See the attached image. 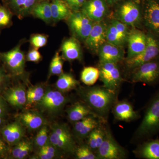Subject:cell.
Masks as SVG:
<instances>
[{
    "mask_svg": "<svg viewBox=\"0 0 159 159\" xmlns=\"http://www.w3.org/2000/svg\"><path fill=\"white\" fill-rule=\"evenodd\" d=\"M77 93L103 122H106L115 103L118 100V92L111 90L103 86L79 87Z\"/></svg>",
    "mask_w": 159,
    "mask_h": 159,
    "instance_id": "obj_1",
    "label": "cell"
},
{
    "mask_svg": "<svg viewBox=\"0 0 159 159\" xmlns=\"http://www.w3.org/2000/svg\"><path fill=\"white\" fill-rule=\"evenodd\" d=\"M159 134V89L145 105L144 116L133 137L136 143L151 139Z\"/></svg>",
    "mask_w": 159,
    "mask_h": 159,
    "instance_id": "obj_2",
    "label": "cell"
},
{
    "mask_svg": "<svg viewBox=\"0 0 159 159\" xmlns=\"http://www.w3.org/2000/svg\"><path fill=\"white\" fill-rule=\"evenodd\" d=\"M109 18L143 30L142 0H122L112 7Z\"/></svg>",
    "mask_w": 159,
    "mask_h": 159,
    "instance_id": "obj_3",
    "label": "cell"
},
{
    "mask_svg": "<svg viewBox=\"0 0 159 159\" xmlns=\"http://www.w3.org/2000/svg\"><path fill=\"white\" fill-rule=\"evenodd\" d=\"M49 142L58 152L74 154L77 145L73 133L66 124L54 123L51 126Z\"/></svg>",
    "mask_w": 159,
    "mask_h": 159,
    "instance_id": "obj_4",
    "label": "cell"
},
{
    "mask_svg": "<svg viewBox=\"0 0 159 159\" xmlns=\"http://www.w3.org/2000/svg\"><path fill=\"white\" fill-rule=\"evenodd\" d=\"M146 33L148 40L145 50L139 55L125 59L122 62L127 73L145 63L159 59V37L150 32Z\"/></svg>",
    "mask_w": 159,
    "mask_h": 159,
    "instance_id": "obj_5",
    "label": "cell"
},
{
    "mask_svg": "<svg viewBox=\"0 0 159 159\" xmlns=\"http://www.w3.org/2000/svg\"><path fill=\"white\" fill-rule=\"evenodd\" d=\"M129 78L134 83H142L149 86L159 83V59L139 66L128 73Z\"/></svg>",
    "mask_w": 159,
    "mask_h": 159,
    "instance_id": "obj_6",
    "label": "cell"
},
{
    "mask_svg": "<svg viewBox=\"0 0 159 159\" xmlns=\"http://www.w3.org/2000/svg\"><path fill=\"white\" fill-rule=\"evenodd\" d=\"M72 36L84 43L92 30L94 22L81 10L73 11L67 19Z\"/></svg>",
    "mask_w": 159,
    "mask_h": 159,
    "instance_id": "obj_7",
    "label": "cell"
},
{
    "mask_svg": "<svg viewBox=\"0 0 159 159\" xmlns=\"http://www.w3.org/2000/svg\"><path fill=\"white\" fill-rule=\"evenodd\" d=\"M118 63L99 62V79L103 86L111 90L118 92L124 80Z\"/></svg>",
    "mask_w": 159,
    "mask_h": 159,
    "instance_id": "obj_8",
    "label": "cell"
},
{
    "mask_svg": "<svg viewBox=\"0 0 159 159\" xmlns=\"http://www.w3.org/2000/svg\"><path fill=\"white\" fill-rule=\"evenodd\" d=\"M63 93L58 90H46L42 99L36 104L37 108L51 116L59 113L70 100Z\"/></svg>",
    "mask_w": 159,
    "mask_h": 159,
    "instance_id": "obj_9",
    "label": "cell"
},
{
    "mask_svg": "<svg viewBox=\"0 0 159 159\" xmlns=\"http://www.w3.org/2000/svg\"><path fill=\"white\" fill-rule=\"evenodd\" d=\"M96 154L98 159H125L127 158L128 153L117 142L107 127L105 138Z\"/></svg>",
    "mask_w": 159,
    "mask_h": 159,
    "instance_id": "obj_10",
    "label": "cell"
},
{
    "mask_svg": "<svg viewBox=\"0 0 159 159\" xmlns=\"http://www.w3.org/2000/svg\"><path fill=\"white\" fill-rule=\"evenodd\" d=\"M19 44L7 52L0 53V59L10 74L19 76L25 72L26 57Z\"/></svg>",
    "mask_w": 159,
    "mask_h": 159,
    "instance_id": "obj_11",
    "label": "cell"
},
{
    "mask_svg": "<svg viewBox=\"0 0 159 159\" xmlns=\"http://www.w3.org/2000/svg\"><path fill=\"white\" fill-rule=\"evenodd\" d=\"M107 22V41L125 48L132 28L113 18H108Z\"/></svg>",
    "mask_w": 159,
    "mask_h": 159,
    "instance_id": "obj_12",
    "label": "cell"
},
{
    "mask_svg": "<svg viewBox=\"0 0 159 159\" xmlns=\"http://www.w3.org/2000/svg\"><path fill=\"white\" fill-rule=\"evenodd\" d=\"M143 30L159 37V0H142Z\"/></svg>",
    "mask_w": 159,
    "mask_h": 159,
    "instance_id": "obj_13",
    "label": "cell"
},
{
    "mask_svg": "<svg viewBox=\"0 0 159 159\" xmlns=\"http://www.w3.org/2000/svg\"><path fill=\"white\" fill-rule=\"evenodd\" d=\"M80 10L96 22L108 18L111 8L105 0H87Z\"/></svg>",
    "mask_w": 159,
    "mask_h": 159,
    "instance_id": "obj_14",
    "label": "cell"
},
{
    "mask_svg": "<svg viewBox=\"0 0 159 159\" xmlns=\"http://www.w3.org/2000/svg\"><path fill=\"white\" fill-rule=\"evenodd\" d=\"M107 19L94 22L89 36L84 43L86 48L93 54L97 55L100 47L107 42Z\"/></svg>",
    "mask_w": 159,
    "mask_h": 159,
    "instance_id": "obj_15",
    "label": "cell"
},
{
    "mask_svg": "<svg viewBox=\"0 0 159 159\" xmlns=\"http://www.w3.org/2000/svg\"><path fill=\"white\" fill-rule=\"evenodd\" d=\"M147 40L146 31L137 28H132L127 39V55L125 59H129L141 54L147 46Z\"/></svg>",
    "mask_w": 159,
    "mask_h": 159,
    "instance_id": "obj_16",
    "label": "cell"
},
{
    "mask_svg": "<svg viewBox=\"0 0 159 159\" xmlns=\"http://www.w3.org/2000/svg\"><path fill=\"white\" fill-rule=\"evenodd\" d=\"M98 117L93 115L80 120L74 123L73 134L76 141L79 142L85 140L89 134L94 129L97 128L102 123H105Z\"/></svg>",
    "mask_w": 159,
    "mask_h": 159,
    "instance_id": "obj_17",
    "label": "cell"
},
{
    "mask_svg": "<svg viewBox=\"0 0 159 159\" xmlns=\"http://www.w3.org/2000/svg\"><path fill=\"white\" fill-rule=\"evenodd\" d=\"M97 55L99 62L119 63L125 59V48L107 41L100 47Z\"/></svg>",
    "mask_w": 159,
    "mask_h": 159,
    "instance_id": "obj_18",
    "label": "cell"
},
{
    "mask_svg": "<svg viewBox=\"0 0 159 159\" xmlns=\"http://www.w3.org/2000/svg\"><path fill=\"white\" fill-rule=\"evenodd\" d=\"M116 120L130 122L139 119V112L134 109L133 106L128 100H118L115 103L111 111Z\"/></svg>",
    "mask_w": 159,
    "mask_h": 159,
    "instance_id": "obj_19",
    "label": "cell"
},
{
    "mask_svg": "<svg viewBox=\"0 0 159 159\" xmlns=\"http://www.w3.org/2000/svg\"><path fill=\"white\" fill-rule=\"evenodd\" d=\"M80 43V41L73 36L64 40L61 47L63 59L69 61H82L83 55Z\"/></svg>",
    "mask_w": 159,
    "mask_h": 159,
    "instance_id": "obj_20",
    "label": "cell"
},
{
    "mask_svg": "<svg viewBox=\"0 0 159 159\" xmlns=\"http://www.w3.org/2000/svg\"><path fill=\"white\" fill-rule=\"evenodd\" d=\"M133 152L139 158L159 159V138H152L139 143Z\"/></svg>",
    "mask_w": 159,
    "mask_h": 159,
    "instance_id": "obj_21",
    "label": "cell"
},
{
    "mask_svg": "<svg viewBox=\"0 0 159 159\" xmlns=\"http://www.w3.org/2000/svg\"><path fill=\"white\" fill-rule=\"evenodd\" d=\"M0 132L3 139L11 146L21 141L25 133L24 127L18 120L4 125Z\"/></svg>",
    "mask_w": 159,
    "mask_h": 159,
    "instance_id": "obj_22",
    "label": "cell"
},
{
    "mask_svg": "<svg viewBox=\"0 0 159 159\" xmlns=\"http://www.w3.org/2000/svg\"><path fill=\"white\" fill-rule=\"evenodd\" d=\"M17 120L30 131L39 129L47 123L42 115L37 111H25L19 115Z\"/></svg>",
    "mask_w": 159,
    "mask_h": 159,
    "instance_id": "obj_23",
    "label": "cell"
},
{
    "mask_svg": "<svg viewBox=\"0 0 159 159\" xmlns=\"http://www.w3.org/2000/svg\"><path fill=\"white\" fill-rule=\"evenodd\" d=\"M26 93L25 87L19 84L7 89L4 92L3 97L11 106L20 109L26 106Z\"/></svg>",
    "mask_w": 159,
    "mask_h": 159,
    "instance_id": "obj_24",
    "label": "cell"
},
{
    "mask_svg": "<svg viewBox=\"0 0 159 159\" xmlns=\"http://www.w3.org/2000/svg\"><path fill=\"white\" fill-rule=\"evenodd\" d=\"M7 8L19 18L31 14L35 5L41 0H5Z\"/></svg>",
    "mask_w": 159,
    "mask_h": 159,
    "instance_id": "obj_25",
    "label": "cell"
},
{
    "mask_svg": "<svg viewBox=\"0 0 159 159\" xmlns=\"http://www.w3.org/2000/svg\"><path fill=\"white\" fill-rule=\"evenodd\" d=\"M66 112L68 119L73 124L90 115L96 116L100 119L93 111L83 102H77L70 106L68 107Z\"/></svg>",
    "mask_w": 159,
    "mask_h": 159,
    "instance_id": "obj_26",
    "label": "cell"
},
{
    "mask_svg": "<svg viewBox=\"0 0 159 159\" xmlns=\"http://www.w3.org/2000/svg\"><path fill=\"white\" fill-rule=\"evenodd\" d=\"M106 123H102L94 129L85 139L87 145L96 153L105 138L107 130L106 125H104Z\"/></svg>",
    "mask_w": 159,
    "mask_h": 159,
    "instance_id": "obj_27",
    "label": "cell"
},
{
    "mask_svg": "<svg viewBox=\"0 0 159 159\" xmlns=\"http://www.w3.org/2000/svg\"><path fill=\"white\" fill-rule=\"evenodd\" d=\"M51 6L52 20L54 22L67 19L72 11L63 0H52Z\"/></svg>",
    "mask_w": 159,
    "mask_h": 159,
    "instance_id": "obj_28",
    "label": "cell"
},
{
    "mask_svg": "<svg viewBox=\"0 0 159 159\" xmlns=\"http://www.w3.org/2000/svg\"><path fill=\"white\" fill-rule=\"evenodd\" d=\"M80 84V83L73 74L63 72L59 75L56 81V88L58 90L65 93L77 89Z\"/></svg>",
    "mask_w": 159,
    "mask_h": 159,
    "instance_id": "obj_29",
    "label": "cell"
},
{
    "mask_svg": "<svg viewBox=\"0 0 159 159\" xmlns=\"http://www.w3.org/2000/svg\"><path fill=\"white\" fill-rule=\"evenodd\" d=\"M31 13L45 23H49L52 20L51 3L47 0H41L38 3Z\"/></svg>",
    "mask_w": 159,
    "mask_h": 159,
    "instance_id": "obj_30",
    "label": "cell"
},
{
    "mask_svg": "<svg viewBox=\"0 0 159 159\" xmlns=\"http://www.w3.org/2000/svg\"><path fill=\"white\" fill-rule=\"evenodd\" d=\"M13 146V148L10 149L9 157L13 159L25 158L33 149L32 143L24 139Z\"/></svg>",
    "mask_w": 159,
    "mask_h": 159,
    "instance_id": "obj_31",
    "label": "cell"
},
{
    "mask_svg": "<svg viewBox=\"0 0 159 159\" xmlns=\"http://www.w3.org/2000/svg\"><path fill=\"white\" fill-rule=\"evenodd\" d=\"M46 91L43 86L41 84H37L29 88L26 93V106L27 107H31L38 103L43 97Z\"/></svg>",
    "mask_w": 159,
    "mask_h": 159,
    "instance_id": "obj_32",
    "label": "cell"
},
{
    "mask_svg": "<svg viewBox=\"0 0 159 159\" xmlns=\"http://www.w3.org/2000/svg\"><path fill=\"white\" fill-rule=\"evenodd\" d=\"M99 79V70L98 67H85L80 74V80L85 85H94Z\"/></svg>",
    "mask_w": 159,
    "mask_h": 159,
    "instance_id": "obj_33",
    "label": "cell"
},
{
    "mask_svg": "<svg viewBox=\"0 0 159 159\" xmlns=\"http://www.w3.org/2000/svg\"><path fill=\"white\" fill-rule=\"evenodd\" d=\"M63 58L58 52H56L51 60L49 67L48 78L54 75L59 76L63 73Z\"/></svg>",
    "mask_w": 159,
    "mask_h": 159,
    "instance_id": "obj_34",
    "label": "cell"
},
{
    "mask_svg": "<svg viewBox=\"0 0 159 159\" xmlns=\"http://www.w3.org/2000/svg\"><path fill=\"white\" fill-rule=\"evenodd\" d=\"M74 154L78 159H98L97 154L85 144L77 146Z\"/></svg>",
    "mask_w": 159,
    "mask_h": 159,
    "instance_id": "obj_35",
    "label": "cell"
},
{
    "mask_svg": "<svg viewBox=\"0 0 159 159\" xmlns=\"http://www.w3.org/2000/svg\"><path fill=\"white\" fill-rule=\"evenodd\" d=\"M49 141L48 129L47 125L43 126L39 129L34 140V144L38 148H41Z\"/></svg>",
    "mask_w": 159,
    "mask_h": 159,
    "instance_id": "obj_36",
    "label": "cell"
},
{
    "mask_svg": "<svg viewBox=\"0 0 159 159\" xmlns=\"http://www.w3.org/2000/svg\"><path fill=\"white\" fill-rule=\"evenodd\" d=\"M12 14L7 7L0 6V28H6L10 25Z\"/></svg>",
    "mask_w": 159,
    "mask_h": 159,
    "instance_id": "obj_37",
    "label": "cell"
},
{
    "mask_svg": "<svg viewBox=\"0 0 159 159\" xmlns=\"http://www.w3.org/2000/svg\"><path fill=\"white\" fill-rule=\"evenodd\" d=\"M48 38V36L45 34H34L30 38V43L34 48L39 49L47 44Z\"/></svg>",
    "mask_w": 159,
    "mask_h": 159,
    "instance_id": "obj_38",
    "label": "cell"
},
{
    "mask_svg": "<svg viewBox=\"0 0 159 159\" xmlns=\"http://www.w3.org/2000/svg\"><path fill=\"white\" fill-rule=\"evenodd\" d=\"M9 144L0 136V159H6L9 157L10 149Z\"/></svg>",
    "mask_w": 159,
    "mask_h": 159,
    "instance_id": "obj_39",
    "label": "cell"
},
{
    "mask_svg": "<svg viewBox=\"0 0 159 159\" xmlns=\"http://www.w3.org/2000/svg\"><path fill=\"white\" fill-rule=\"evenodd\" d=\"M42 58L41 55L38 49L33 48L29 51L26 57L27 61L33 62H39Z\"/></svg>",
    "mask_w": 159,
    "mask_h": 159,
    "instance_id": "obj_40",
    "label": "cell"
},
{
    "mask_svg": "<svg viewBox=\"0 0 159 159\" xmlns=\"http://www.w3.org/2000/svg\"><path fill=\"white\" fill-rule=\"evenodd\" d=\"M87 0H71L67 3L71 10L73 11L80 10Z\"/></svg>",
    "mask_w": 159,
    "mask_h": 159,
    "instance_id": "obj_41",
    "label": "cell"
},
{
    "mask_svg": "<svg viewBox=\"0 0 159 159\" xmlns=\"http://www.w3.org/2000/svg\"><path fill=\"white\" fill-rule=\"evenodd\" d=\"M7 102L4 97L0 96V117L4 118L7 115L8 111Z\"/></svg>",
    "mask_w": 159,
    "mask_h": 159,
    "instance_id": "obj_42",
    "label": "cell"
},
{
    "mask_svg": "<svg viewBox=\"0 0 159 159\" xmlns=\"http://www.w3.org/2000/svg\"><path fill=\"white\" fill-rule=\"evenodd\" d=\"M57 155L44 151L39 149L37 154V158L40 159H52L56 157Z\"/></svg>",
    "mask_w": 159,
    "mask_h": 159,
    "instance_id": "obj_43",
    "label": "cell"
},
{
    "mask_svg": "<svg viewBox=\"0 0 159 159\" xmlns=\"http://www.w3.org/2000/svg\"><path fill=\"white\" fill-rule=\"evenodd\" d=\"M9 76L6 75L5 70L3 68H0V90L6 84L8 80Z\"/></svg>",
    "mask_w": 159,
    "mask_h": 159,
    "instance_id": "obj_44",
    "label": "cell"
},
{
    "mask_svg": "<svg viewBox=\"0 0 159 159\" xmlns=\"http://www.w3.org/2000/svg\"><path fill=\"white\" fill-rule=\"evenodd\" d=\"M107 2L109 6H110L111 8L113 6H115V5L119 3V2H121L122 0H105Z\"/></svg>",
    "mask_w": 159,
    "mask_h": 159,
    "instance_id": "obj_45",
    "label": "cell"
},
{
    "mask_svg": "<svg viewBox=\"0 0 159 159\" xmlns=\"http://www.w3.org/2000/svg\"><path fill=\"white\" fill-rule=\"evenodd\" d=\"M3 119L4 118L0 117V130L5 125V121Z\"/></svg>",
    "mask_w": 159,
    "mask_h": 159,
    "instance_id": "obj_46",
    "label": "cell"
},
{
    "mask_svg": "<svg viewBox=\"0 0 159 159\" xmlns=\"http://www.w3.org/2000/svg\"><path fill=\"white\" fill-rule=\"evenodd\" d=\"M63 1H66V0H63Z\"/></svg>",
    "mask_w": 159,
    "mask_h": 159,
    "instance_id": "obj_47",
    "label": "cell"
}]
</instances>
